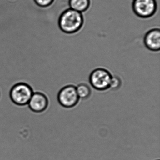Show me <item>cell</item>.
<instances>
[{"instance_id":"5","label":"cell","mask_w":160,"mask_h":160,"mask_svg":"<svg viewBox=\"0 0 160 160\" xmlns=\"http://www.w3.org/2000/svg\"><path fill=\"white\" fill-rule=\"evenodd\" d=\"M156 0H133L132 9L139 18L146 19L154 15L157 11Z\"/></svg>"},{"instance_id":"1","label":"cell","mask_w":160,"mask_h":160,"mask_svg":"<svg viewBox=\"0 0 160 160\" xmlns=\"http://www.w3.org/2000/svg\"><path fill=\"white\" fill-rule=\"evenodd\" d=\"M84 24L83 14L70 8L62 12L59 18V28L66 34L77 33L82 29Z\"/></svg>"},{"instance_id":"2","label":"cell","mask_w":160,"mask_h":160,"mask_svg":"<svg viewBox=\"0 0 160 160\" xmlns=\"http://www.w3.org/2000/svg\"><path fill=\"white\" fill-rule=\"evenodd\" d=\"M112 76L110 72L105 68H96L91 72L89 81L94 89L104 91L109 89Z\"/></svg>"},{"instance_id":"3","label":"cell","mask_w":160,"mask_h":160,"mask_svg":"<svg viewBox=\"0 0 160 160\" xmlns=\"http://www.w3.org/2000/svg\"><path fill=\"white\" fill-rule=\"evenodd\" d=\"M79 99L76 87L72 85L62 87L57 95V100L59 105L64 108H73L79 102Z\"/></svg>"},{"instance_id":"12","label":"cell","mask_w":160,"mask_h":160,"mask_svg":"<svg viewBox=\"0 0 160 160\" xmlns=\"http://www.w3.org/2000/svg\"></svg>"},{"instance_id":"6","label":"cell","mask_w":160,"mask_h":160,"mask_svg":"<svg viewBox=\"0 0 160 160\" xmlns=\"http://www.w3.org/2000/svg\"><path fill=\"white\" fill-rule=\"evenodd\" d=\"M147 49L153 52H158L160 49V30L157 28L152 29L145 34L143 40Z\"/></svg>"},{"instance_id":"8","label":"cell","mask_w":160,"mask_h":160,"mask_svg":"<svg viewBox=\"0 0 160 160\" xmlns=\"http://www.w3.org/2000/svg\"><path fill=\"white\" fill-rule=\"evenodd\" d=\"M91 3V0H69L70 9L82 13L89 9Z\"/></svg>"},{"instance_id":"10","label":"cell","mask_w":160,"mask_h":160,"mask_svg":"<svg viewBox=\"0 0 160 160\" xmlns=\"http://www.w3.org/2000/svg\"><path fill=\"white\" fill-rule=\"evenodd\" d=\"M122 85L121 78L118 76H112L111 82L109 86V89L113 91H117L119 89Z\"/></svg>"},{"instance_id":"4","label":"cell","mask_w":160,"mask_h":160,"mask_svg":"<svg viewBox=\"0 0 160 160\" xmlns=\"http://www.w3.org/2000/svg\"><path fill=\"white\" fill-rule=\"evenodd\" d=\"M32 88L28 84L18 83L13 86L10 92V97L13 102L18 106L28 105L32 94Z\"/></svg>"},{"instance_id":"11","label":"cell","mask_w":160,"mask_h":160,"mask_svg":"<svg viewBox=\"0 0 160 160\" xmlns=\"http://www.w3.org/2000/svg\"><path fill=\"white\" fill-rule=\"evenodd\" d=\"M36 5L42 8H46L52 5L55 0H34Z\"/></svg>"},{"instance_id":"9","label":"cell","mask_w":160,"mask_h":160,"mask_svg":"<svg viewBox=\"0 0 160 160\" xmlns=\"http://www.w3.org/2000/svg\"><path fill=\"white\" fill-rule=\"evenodd\" d=\"M76 87L79 99L87 100L91 96L92 91L90 87L88 84L85 83H81Z\"/></svg>"},{"instance_id":"7","label":"cell","mask_w":160,"mask_h":160,"mask_svg":"<svg viewBox=\"0 0 160 160\" xmlns=\"http://www.w3.org/2000/svg\"><path fill=\"white\" fill-rule=\"evenodd\" d=\"M48 100L45 94L41 92H34L30 100L28 105L33 112H44L48 106Z\"/></svg>"}]
</instances>
